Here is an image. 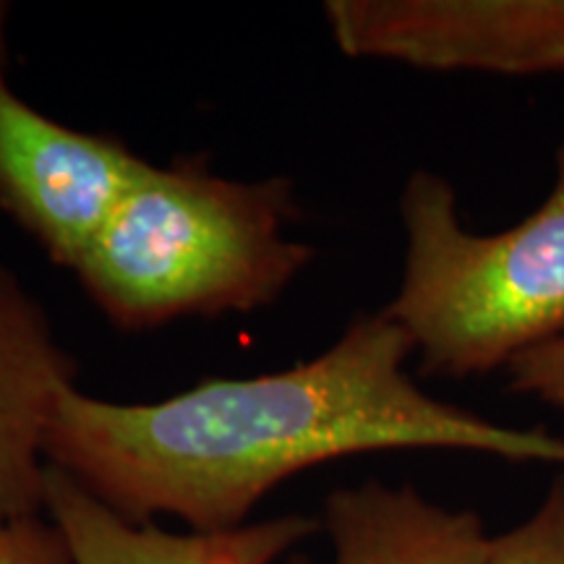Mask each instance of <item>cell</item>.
Masks as SVG:
<instances>
[{
  "label": "cell",
  "mask_w": 564,
  "mask_h": 564,
  "mask_svg": "<svg viewBox=\"0 0 564 564\" xmlns=\"http://www.w3.org/2000/svg\"><path fill=\"white\" fill-rule=\"evenodd\" d=\"M413 350L379 312L314 361L209 379L162 403H108L68 387L47 429V465L133 523L165 512L196 533L246 525L280 481L337 457L463 449L564 468V436L502 426L423 392L405 371Z\"/></svg>",
  "instance_id": "6da1fadb"
},
{
  "label": "cell",
  "mask_w": 564,
  "mask_h": 564,
  "mask_svg": "<svg viewBox=\"0 0 564 564\" xmlns=\"http://www.w3.org/2000/svg\"><path fill=\"white\" fill-rule=\"evenodd\" d=\"M288 178L241 183L194 162L147 165L82 264L84 288L123 329L267 306L314 259L282 232Z\"/></svg>",
  "instance_id": "7a4b0ae2"
},
{
  "label": "cell",
  "mask_w": 564,
  "mask_h": 564,
  "mask_svg": "<svg viewBox=\"0 0 564 564\" xmlns=\"http://www.w3.org/2000/svg\"><path fill=\"white\" fill-rule=\"evenodd\" d=\"M405 270L384 308L419 350L423 377H478L564 337V167L533 215L470 232L455 188L415 171L400 196Z\"/></svg>",
  "instance_id": "3957f363"
},
{
  "label": "cell",
  "mask_w": 564,
  "mask_h": 564,
  "mask_svg": "<svg viewBox=\"0 0 564 564\" xmlns=\"http://www.w3.org/2000/svg\"><path fill=\"white\" fill-rule=\"evenodd\" d=\"M350 58L502 76L564 74V0H327Z\"/></svg>",
  "instance_id": "277c9868"
},
{
  "label": "cell",
  "mask_w": 564,
  "mask_h": 564,
  "mask_svg": "<svg viewBox=\"0 0 564 564\" xmlns=\"http://www.w3.org/2000/svg\"><path fill=\"white\" fill-rule=\"evenodd\" d=\"M150 162L118 139L66 129L21 102L0 74V204L76 267Z\"/></svg>",
  "instance_id": "5b68a950"
},
{
  "label": "cell",
  "mask_w": 564,
  "mask_h": 564,
  "mask_svg": "<svg viewBox=\"0 0 564 564\" xmlns=\"http://www.w3.org/2000/svg\"><path fill=\"white\" fill-rule=\"evenodd\" d=\"M74 373L47 316L0 267V531L45 510L47 429Z\"/></svg>",
  "instance_id": "8992f818"
},
{
  "label": "cell",
  "mask_w": 564,
  "mask_h": 564,
  "mask_svg": "<svg viewBox=\"0 0 564 564\" xmlns=\"http://www.w3.org/2000/svg\"><path fill=\"white\" fill-rule=\"evenodd\" d=\"M45 510L74 564H274L319 528L308 514H285L220 533H167L118 514L55 465Z\"/></svg>",
  "instance_id": "52a82bcc"
},
{
  "label": "cell",
  "mask_w": 564,
  "mask_h": 564,
  "mask_svg": "<svg viewBox=\"0 0 564 564\" xmlns=\"http://www.w3.org/2000/svg\"><path fill=\"white\" fill-rule=\"evenodd\" d=\"M333 564H489L491 535L474 510L429 502L413 486L366 481L324 502Z\"/></svg>",
  "instance_id": "ba28073f"
},
{
  "label": "cell",
  "mask_w": 564,
  "mask_h": 564,
  "mask_svg": "<svg viewBox=\"0 0 564 564\" xmlns=\"http://www.w3.org/2000/svg\"><path fill=\"white\" fill-rule=\"evenodd\" d=\"M489 564H564V468L523 523L491 535Z\"/></svg>",
  "instance_id": "9c48e42d"
},
{
  "label": "cell",
  "mask_w": 564,
  "mask_h": 564,
  "mask_svg": "<svg viewBox=\"0 0 564 564\" xmlns=\"http://www.w3.org/2000/svg\"><path fill=\"white\" fill-rule=\"evenodd\" d=\"M507 382L514 394H528L564 413V337L514 358L507 366Z\"/></svg>",
  "instance_id": "30bf717a"
},
{
  "label": "cell",
  "mask_w": 564,
  "mask_h": 564,
  "mask_svg": "<svg viewBox=\"0 0 564 564\" xmlns=\"http://www.w3.org/2000/svg\"><path fill=\"white\" fill-rule=\"evenodd\" d=\"M0 564H74L53 520L24 518L0 531Z\"/></svg>",
  "instance_id": "8fae6325"
},
{
  "label": "cell",
  "mask_w": 564,
  "mask_h": 564,
  "mask_svg": "<svg viewBox=\"0 0 564 564\" xmlns=\"http://www.w3.org/2000/svg\"><path fill=\"white\" fill-rule=\"evenodd\" d=\"M3 21H6V6L0 3V63H3Z\"/></svg>",
  "instance_id": "7c38bea8"
},
{
  "label": "cell",
  "mask_w": 564,
  "mask_h": 564,
  "mask_svg": "<svg viewBox=\"0 0 564 564\" xmlns=\"http://www.w3.org/2000/svg\"><path fill=\"white\" fill-rule=\"evenodd\" d=\"M288 564H314V562L306 560V556H291V562Z\"/></svg>",
  "instance_id": "4fadbf2b"
},
{
  "label": "cell",
  "mask_w": 564,
  "mask_h": 564,
  "mask_svg": "<svg viewBox=\"0 0 564 564\" xmlns=\"http://www.w3.org/2000/svg\"><path fill=\"white\" fill-rule=\"evenodd\" d=\"M556 167H564V144L560 147V152H556Z\"/></svg>",
  "instance_id": "5bb4252c"
}]
</instances>
